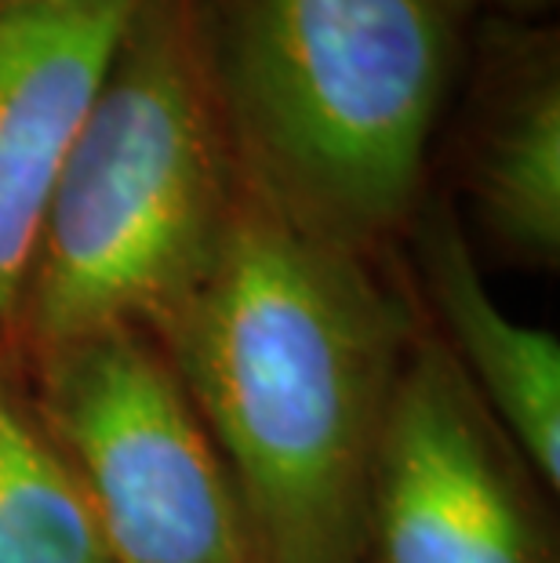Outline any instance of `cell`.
I'll return each instance as SVG.
<instances>
[{
  "label": "cell",
  "instance_id": "1",
  "mask_svg": "<svg viewBox=\"0 0 560 563\" xmlns=\"http://www.w3.org/2000/svg\"><path fill=\"white\" fill-rule=\"evenodd\" d=\"M419 295L306 233L248 167L205 277L150 331L216 440L255 563H361L386 407Z\"/></svg>",
  "mask_w": 560,
  "mask_h": 563
},
{
  "label": "cell",
  "instance_id": "2",
  "mask_svg": "<svg viewBox=\"0 0 560 563\" xmlns=\"http://www.w3.org/2000/svg\"><path fill=\"white\" fill-rule=\"evenodd\" d=\"M237 183L205 0H135L47 197L15 364L110 328L157 331L216 258Z\"/></svg>",
  "mask_w": 560,
  "mask_h": 563
},
{
  "label": "cell",
  "instance_id": "3",
  "mask_svg": "<svg viewBox=\"0 0 560 563\" xmlns=\"http://www.w3.org/2000/svg\"><path fill=\"white\" fill-rule=\"evenodd\" d=\"M476 0H205L237 157L306 233L375 258L426 161Z\"/></svg>",
  "mask_w": 560,
  "mask_h": 563
},
{
  "label": "cell",
  "instance_id": "4",
  "mask_svg": "<svg viewBox=\"0 0 560 563\" xmlns=\"http://www.w3.org/2000/svg\"><path fill=\"white\" fill-rule=\"evenodd\" d=\"M22 375L113 563H255L216 440L146 328L66 342Z\"/></svg>",
  "mask_w": 560,
  "mask_h": 563
},
{
  "label": "cell",
  "instance_id": "5",
  "mask_svg": "<svg viewBox=\"0 0 560 563\" xmlns=\"http://www.w3.org/2000/svg\"><path fill=\"white\" fill-rule=\"evenodd\" d=\"M361 563H560L542 481L426 317L386 407Z\"/></svg>",
  "mask_w": 560,
  "mask_h": 563
},
{
  "label": "cell",
  "instance_id": "6",
  "mask_svg": "<svg viewBox=\"0 0 560 563\" xmlns=\"http://www.w3.org/2000/svg\"><path fill=\"white\" fill-rule=\"evenodd\" d=\"M131 8L135 0H47L0 11V356H11L47 197Z\"/></svg>",
  "mask_w": 560,
  "mask_h": 563
},
{
  "label": "cell",
  "instance_id": "7",
  "mask_svg": "<svg viewBox=\"0 0 560 563\" xmlns=\"http://www.w3.org/2000/svg\"><path fill=\"white\" fill-rule=\"evenodd\" d=\"M462 189L498 255L560 262V52L557 30L495 19L476 63Z\"/></svg>",
  "mask_w": 560,
  "mask_h": 563
},
{
  "label": "cell",
  "instance_id": "8",
  "mask_svg": "<svg viewBox=\"0 0 560 563\" xmlns=\"http://www.w3.org/2000/svg\"><path fill=\"white\" fill-rule=\"evenodd\" d=\"M426 320L476 397L514 440L542 487H560V342L495 302L448 200H430L411 222Z\"/></svg>",
  "mask_w": 560,
  "mask_h": 563
},
{
  "label": "cell",
  "instance_id": "9",
  "mask_svg": "<svg viewBox=\"0 0 560 563\" xmlns=\"http://www.w3.org/2000/svg\"><path fill=\"white\" fill-rule=\"evenodd\" d=\"M0 563H113L11 356H0Z\"/></svg>",
  "mask_w": 560,
  "mask_h": 563
},
{
  "label": "cell",
  "instance_id": "10",
  "mask_svg": "<svg viewBox=\"0 0 560 563\" xmlns=\"http://www.w3.org/2000/svg\"><path fill=\"white\" fill-rule=\"evenodd\" d=\"M26 4H47V0H0V11H8V8H26Z\"/></svg>",
  "mask_w": 560,
  "mask_h": 563
},
{
  "label": "cell",
  "instance_id": "11",
  "mask_svg": "<svg viewBox=\"0 0 560 563\" xmlns=\"http://www.w3.org/2000/svg\"><path fill=\"white\" fill-rule=\"evenodd\" d=\"M492 4H503V8H528V4H542V0H492Z\"/></svg>",
  "mask_w": 560,
  "mask_h": 563
}]
</instances>
